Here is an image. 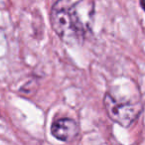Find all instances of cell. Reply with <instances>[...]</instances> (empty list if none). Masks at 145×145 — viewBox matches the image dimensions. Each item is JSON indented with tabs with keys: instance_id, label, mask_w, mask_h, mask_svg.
Returning a JSON list of instances; mask_svg holds the SVG:
<instances>
[{
	"instance_id": "1",
	"label": "cell",
	"mask_w": 145,
	"mask_h": 145,
	"mask_svg": "<svg viewBox=\"0 0 145 145\" xmlns=\"http://www.w3.org/2000/svg\"><path fill=\"white\" fill-rule=\"evenodd\" d=\"M105 106L108 116L114 122L124 127L130 126L141 111L139 103L118 101L109 93H106L105 97Z\"/></svg>"
},
{
	"instance_id": "2",
	"label": "cell",
	"mask_w": 145,
	"mask_h": 145,
	"mask_svg": "<svg viewBox=\"0 0 145 145\" xmlns=\"http://www.w3.org/2000/svg\"><path fill=\"white\" fill-rule=\"evenodd\" d=\"M51 23L55 32L64 42L71 44L79 39L70 14V7L63 1H58L53 6L51 10Z\"/></svg>"
},
{
	"instance_id": "3",
	"label": "cell",
	"mask_w": 145,
	"mask_h": 145,
	"mask_svg": "<svg viewBox=\"0 0 145 145\" xmlns=\"http://www.w3.org/2000/svg\"><path fill=\"white\" fill-rule=\"evenodd\" d=\"M95 4L93 0H79L70 7L72 21L79 37L87 34L93 24Z\"/></svg>"
},
{
	"instance_id": "4",
	"label": "cell",
	"mask_w": 145,
	"mask_h": 145,
	"mask_svg": "<svg viewBox=\"0 0 145 145\" xmlns=\"http://www.w3.org/2000/svg\"><path fill=\"white\" fill-rule=\"evenodd\" d=\"M51 132L53 136L61 141H70L77 136L79 126L71 118H60L52 124Z\"/></svg>"
}]
</instances>
